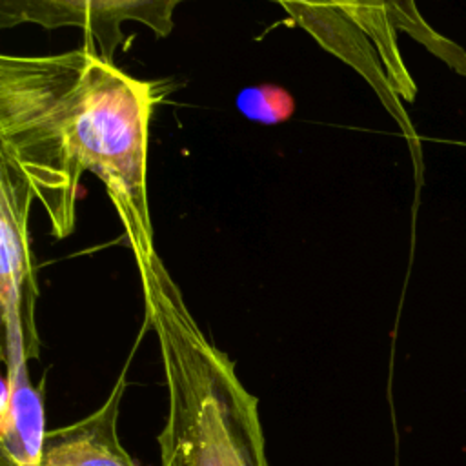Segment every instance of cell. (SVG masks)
<instances>
[{
	"label": "cell",
	"instance_id": "obj_1",
	"mask_svg": "<svg viewBox=\"0 0 466 466\" xmlns=\"http://www.w3.org/2000/svg\"><path fill=\"white\" fill-rule=\"evenodd\" d=\"M149 82L95 51L0 56V169L44 208L49 233L76 226L82 175L95 173L133 257L155 251L147 197Z\"/></svg>",
	"mask_w": 466,
	"mask_h": 466
},
{
	"label": "cell",
	"instance_id": "obj_6",
	"mask_svg": "<svg viewBox=\"0 0 466 466\" xmlns=\"http://www.w3.org/2000/svg\"><path fill=\"white\" fill-rule=\"evenodd\" d=\"M235 106L242 116L268 126L286 122L295 111L293 96L273 84L244 87L238 91Z\"/></svg>",
	"mask_w": 466,
	"mask_h": 466
},
{
	"label": "cell",
	"instance_id": "obj_2",
	"mask_svg": "<svg viewBox=\"0 0 466 466\" xmlns=\"http://www.w3.org/2000/svg\"><path fill=\"white\" fill-rule=\"evenodd\" d=\"M164 370L162 466H269L258 399L189 311L157 251L135 258Z\"/></svg>",
	"mask_w": 466,
	"mask_h": 466
},
{
	"label": "cell",
	"instance_id": "obj_4",
	"mask_svg": "<svg viewBox=\"0 0 466 466\" xmlns=\"http://www.w3.org/2000/svg\"><path fill=\"white\" fill-rule=\"evenodd\" d=\"M127 380L122 373L91 415L46 431L40 466H138L118 439V413Z\"/></svg>",
	"mask_w": 466,
	"mask_h": 466
},
{
	"label": "cell",
	"instance_id": "obj_3",
	"mask_svg": "<svg viewBox=\"0 0 466 466\" xmlns=\"http://www.w3.org/2000/svg\"><path fill=\"white\" fill-rule=\"evenodd\" d=\"M182 2L186 0H0V27H78L86 42L98 44L100 56L113 62V53L124 42L126 22H138L157 36H167Z\"/></svg>",
	"mask_w": 466,
	"mask_h": 466
},
{
	"label": "cell",
	"instance_id": "obj_5",
	"mask_svg": "<svg viewBox=\"0 0 466 466\" xmlns=\"http://www.w3.org/2000/svg\"><path fill=\"white\" fill-rule=\"evenodd\" d=\"M44 399L29 380L27 364L5 373L0 406V466H40Z\"/></svg>",
	"mask_w": 466,
	"mask_h": 466
}]
</instances>
